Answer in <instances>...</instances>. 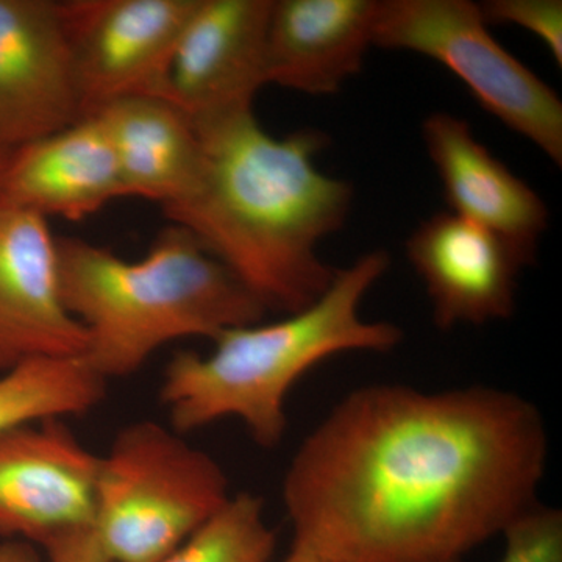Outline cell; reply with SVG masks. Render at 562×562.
<instances>
[{
  "label": "cell",
  "instance_id": "6da1fadb",
  "mask_svg": "<svg viewBox=\"0 0 562 562\" xmlns=\"http://www.w3.org/2000/svg\"><path fill=\"white\" fill-rule=\"evenodd\" d=\"M538 406L491 386L350 392L292 457V547L324 562H457L538 503Z\"/></svg>",
  "mask_w": 562,
  "mask_h": 562
},
{
  "label": "cell",
  "instance_id": "7a4b0ae2",
  "mask_svg": "<svg viewBox=\"0 0 562 562\" xmlns=\"http://www.w3.org/2000/svg\"><path fill=\"white\" fill-rule=\"evenodd\" d=\"M201 161L190 190L166 206L266 312L292 314L330 286L317 247L349 216L353 187L321 172L319 131L276 138L254 111L199 125Z\"/></svg>",
  "mask_w": 562,
  "mask_h": 562
},
{
  "label": "cell",
  "instance_id": "3957f363",
  "mask_svg": "<svg viewBox=\"0 0 562 562\" xmlns=\"http://www.w3.org/2000/svg\"><path fill=\"white\" fill-rule=\"evenodd\" d=\"M390 265L386 251H369L336 269L327 291L301 312L221 333L210 353L173 355L160 386L173 430L188 435L236 419L257 446H279L286 435L288 395L310 369L335 355L387 353L402 342L401 327L361 314L362 301Z\"/></svg>",
  "mask_w": 562,
  "mask_h": 562
},
{
  "label": "cell",
  "instance_id": "277c9868",
  "mask_svg": "<svg viewBox=\"0 0 562 562\" xmlns=\"http://www.w3.org/2000/svg\"><path fill=\"white\" fill-rule=\"evenodd\" d=\"M63 303L87 333L83 358L111 379L138 372L173 341L265 319L261 303L190 232L169 225L138 261L83 239H58Z\"/></svg>",
  "mask_w": 562,
  "mask_h": 562
},
{
  "label": "cell",
  "instance_id": "5b68a950",
  "mask_svg": "<svg viewBox=\"0 0 562 562\" xmlns=\"http://www.w3.org/2000/svg\"><path fill=\"white\" fill-rule=\"evenodd\" d=\"M231 497L211 454L172 427L136 420L99 460L92 531L106 562H161Z\"/></svg>",
  "mask_w": 562,
  "mask_h": 562
},
{
  "label": "cell",
  "instance_id": "8992f818",
  "mask_svg": "<svg viewBox=\"0 0 562 562\" xmlns=\"http://www.w3.org/2000/svg\"><path fill=\"white\" fill-rule=\"evenodd\" d=\"M372 46L441 63L506 127L562 165V102L487 31L469 0H379Z\"/></svg>",
  "mask_w": 562,
  "mask_h": 562
},
{
  "label": "cell",
  "instance_id": "52a82bcc",
  "mask_svg": "<svg viewBox=\"0 0 562 562\" xmlns=\"http://www.w3.org/2000/svg\"><path fill=\"white\" fill-rule=\"evenodd\" d=\"M272 0H198L151 94L195 127L254 111L266 87Z\"/></svg>",
  "mask_w": 562,
  "mask_h": 562
},
{
  "label": "cell",
  "instance_id": "ba28073f",
  "mask_svg": "<svg viewBox=\"0 0 562 562\" xmlns=\"http://www.w3.org/2000/svg\"><path fill=\"white\" fill-rule=\"evenodd\" d=\"M83 116L133 94H151L198 0L58 2Z\"/></svg>",
  "mask_w": 562,
  "mask_h": 562
},
{
  "label": "cell",
  "instance_id": "9c48e42d",
  "mask_svg": "<svg viewBox=\"0 0 562 562\" xmlns=\"http://www.w3.org/2000/svg\"><path fill=\"white\" fill-rule=\"evenodd\" d=\"M99 460L65 419L0 431V538L44 549L92 528Z\"/></svg>",
  "mask_w": 562,
  "mask_h": 562
},
{
  "label": "cell",
  "instance_id": "30bf717a",
  "mask_svg": "<svg viewBox=\"0 0 562 562\" xmlns=\"http://www.w3.org/2000/svg\"><path fill=\"white\" fill-rule=\"evenodd\" d=\"M87 346L63 303L58 239L46 217L0 192V373L38 358L83 357Z\"/></svg>",
  "mask_w": 562,
  "mask_h": 562
},
{
  "label": "cell",
  "instance_id": "8fae6325",
  "mask_svg": "<svg viewBox=\"0 0 562 562\" xmlns=\"http://www.w3.org/2000/svg\"><path fill=\"white\" fill-rule=\"evenodd\" d=\"M81 117L58 2L0 0V149H20Z\"/></svg>",
  "mask_w": 562,
  "mask_h": 562
},
{
  "label": "cell",
  "instance_id": "7c38bea8",
  "mask_svg": "<svg viewBox=\"0 0 562 562\" xmlns=\"http://www.w3.org/2000/svg\"><path fill=\"white\" fill-rule=\"evenodd\" d=\"M406 255L431 302L441 330L508 321L519 276L531 266L501 236L450 211L420 222Z\"/></svg>",
  "mask_w": 562,
  "mask_h": 562
},
{
  "label": "cell",
  "instance_id": "4fadbf2b",
  "mask_svg": "<svg viewBox=\"0 0 562 562\" xmlns=\"http://www.w3.org/2000/svg\"><path fill=\"white\" fill-rule=\"evenodd\" d=\"M422 138L450 213L501 236L532 265L549 225L541 195L491 154L462 117L431 113L422 124Z\"/></svg>",
  "mask_w": 562,
  "mask_h": 562
},
{
  "label": "cell",
  "instance_id": "5bb4252c",
  "mask_svg": "<svg viewBox=\"0 0 562 562\" xmlns=\"http://www.w3.org/2000/svg\"><path fill=\"white\" fill-rule=\"evenodd\" d=\"M376 5L379 0H272L266 85L336 94L362 68Z\"/></svg>",
  "mask_w": 562,
  "mask_h": 562
},
{
  "label": "cell",
  "instance_id": "9a60e30c",
  "mask_svg": "<svg viewBox=\"0 0 562 562\" xmlns=\"http://www.w3.org/2000/svg\"><path fill=\"white\" fill-rule=\"evenodd\" d=\"M0 192L46 220L68 221L127 198L113 146L95 116L11 151Z\"/></svg>",
  "mask_w": 562,
  "mask_h": 562
},
{
  "label": "cell",
  "instance_id": "2e32d148",
  "mask_svg": "<svg viewBox=\"0 0 562 562\" xmlns=\"http://www.w3.org/2000/svg\"><path fill=\"white\" fill-rule=\"evenodd\" d=\"M90 116L98 117L109 136L127 198L166 209L190 190L201 161V138L183 111L160 95L133 94Z\"/></svg>",
  "mask_w": 562,
  "mask_h": 562
},
{
  "label": "cell",
  "instance_id": "e0dca14e",
  "mask_svg": "<svg viewBox=\"0 0 562 562\" xmlns=\"http://www.w3.org/2000/svg\"><path fill=\"white\" fill-rule=\"evenodd\" d=\"M106 383L83 357L22 362L0 373V431L83 416L101 405Z\"/></svg>",
  "mask_w": 562,
  "mask_h": 562
},
{
  "label": "cell",
  "instance_id": "ac0fdd59",
  "mask_svg": "<svg viewBox=\"0 0 562 562\" xmlns=\"http://www.w3.org/2000/svg\"><path fill=\"white\" fill-rule=\"evenodd\" d=\"M273 550L261 497L239 492L161 562H271Z\"/></svg>",
  "mask_w": 562,
  "mask_h": 562
},
{
  "label": "cell",
  "instance_id": "d6986e66",
  "mask_svg": "<svg viewBox=\"0 0 562 562\" xmlns=\"http://www.w3.org/2000/svg\"><path fill=\"white\" fill-rule=\"evenodd\" d=\"M505 550L498 562H562V512L536 503L502 532Z\"/></svg>",
  "mask_w": 562,
  "mask_h": 562
},
{
  "label": "cell",
  "instance_id": "ffe728a7",
  "mask_svg": "<svg viewBox=\"0 0 562 562\" xmlns=\"http://www.w3.org/2000/svg\"><path fill=\"white\" fill-rule=\"evenodd\" d=\"M486 24H512L538 36L562 66L561 0H490L480 3Z\"/></svg>",
  "mask_w": 562,
  "mask_h": 562
},
{
  "label": "cell",
  "instance_id": "44dd1931",
  "mask_svg": "<svg viewBox=\"0 0 562 562\" xmlns=\"http://www.w3.org/2000/svg\"><path fill=\"white\" fill-rule=\"evenodd\" d=\"M43 550L47 562H106L92 528L61 536Z\"/></svg>",
  "mask_w": 562,
  "mask_h": 562
},
{
  "label": "cell",
  "instance_id": "7402d4cb",
  "mask_svg": "<svg viewBox=\"0 0 562 562\" xmlns=\"http://www.w3.org/2000/svg\"><path fill=\"white\" fill-rule=\"evenodd\" d=\"M0 562H44L38 550L24 541L0 542Z\"/></svg>",
  "mask_w": 562,
  "mask_h": 562
},
{
  "label": "cell",
  "instance_id": "603a6c76",
  "mask_svg": "<svg viewBox=\"0 0 562 562\" xmlns=\"http://www.w3.org/2000/svg\"><path fill=\"white\" fill-rule=\"evenodd\" d=\"M280 562H324L317 560L316 557H313L312 553L305 552V550L297 549V547H291V552L288 553V557Z\"/></svg>",
  "mask_w": 562,
  "mask_h": 562
},
{
  "label": "cell",
  "instance_id": "cb8c5ba5",
  "mask_svg": "<svg viewBox=\"0 0 562 562\" xmlns=\"http://www.w3.org/2000/svg\"><path fill=\"white\" fill-rule=\"evenodd\" d=\"M10 155L11 151L0 149V180H2L3 171H5Z\"/></svg>",
  "mask_w": 562,
  "mask_h": 562
},
{
  "label": "cell",
  "instance_id": "d4e9b609",
  "mask_svg": "<svg viewBox=\"0 0 562 562\" xmlns=\"http://www.w3.org/2000/svg\"><path fill=\"white\" fill-rule=\"evenodd\" d=\"M457 562H461V561H457Z\"/></svg>",
  "mask_w": 562,
  "mask_h": 562
}]
</instances>
